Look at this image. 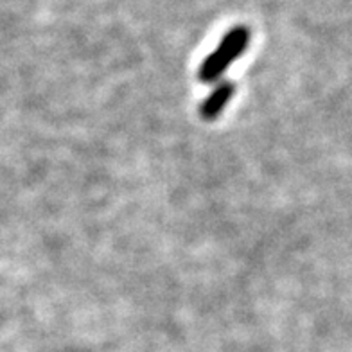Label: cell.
<instances>
[{
  "mask_svg": "<svg viewBox=\"0 0 352 352\" xmlns=\"http://www.w3.org/2000/svg\"><path fill=\"white\" fill-rule=\"evenodd\" d=\"M250 45V29L245 25H236L230 29L219 45L207 56V60L199 65L198 79L201 83H214L218 81L225 70L243 54Z\"/></svg>",
  "mask_w": 352,
  "mask_h": 352,
  "instance_id": "obj_1",
  "label": "cell"
},
{
  "mask_svg": "<svg viewBox=\"0 0 352 352\" xmlns=\"http://www.w3.org/2000/svg\"><path fill=\"white\" fill-rule=\"evenodd\" d=\"M236 94V85L232 81H219L216 87L212 88V92L205 98V101L199 107V117L204 121H214L221 116V111L227 108L230 99Z\"/></svg>",
  "mask_w": 352,
  "mask_h": 352,
  "instance_id": "obj_2",
  "label": "cell"
}]
</instances>
